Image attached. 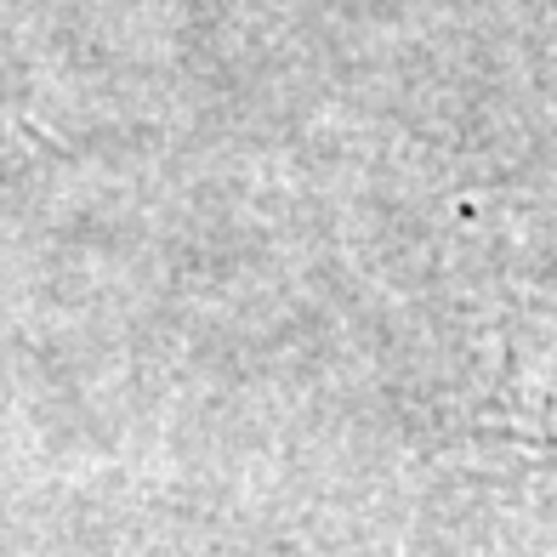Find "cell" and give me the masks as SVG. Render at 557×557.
Masks as SVG:
<instances>
[]
</instances>
